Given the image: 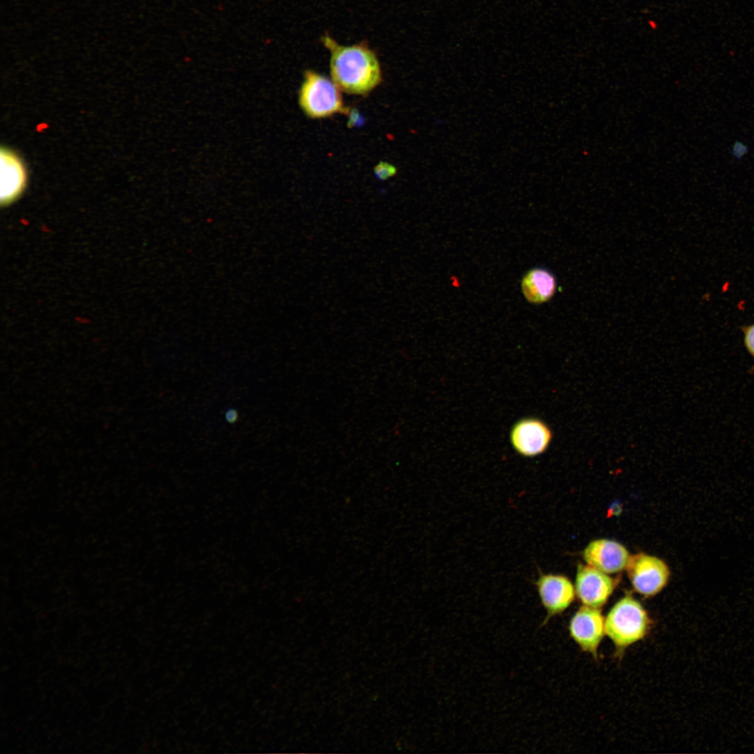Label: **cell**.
<instances>
[{"instance_id": "obj_10", "label": "cell", "mask_w": 754, "mask_h": 754, "mask_svg": "<svg viewBox=\"0 0 754 754\" xmlns=\"http://www.w3.org/2000/svg\"><path fill=\"white\" fill-rule=\"evenodd\" d=\"M520 285L522 293L528 302L541 304L554 297L557 283L552 272L545 267H536L524 273Z\"/></svg>"}, {"instance_id": "obj_9", "label": "cell", "mask_w": 754, "mask_h": 754, "mask_svg": "<svg viewBox=\"0 0 754 754\" xmlns=\"http://www.w3.org/2000/svg\"><path fill=\"white\" fill-rule=\"evenodd\" d=\"M583 558L589 565L605 573H616L626 568L630 555L621 543L608 539H597L584 549Z\"/></svg>"}, {"instance_id": "obj_15", "label": "cell", "mask_w": 754, "mask_h": 754, "mask_svg": "<svg viewBox=\"0 0 754 754\" xmlns=\"http://www.w3.org/2000/svg\"><path fill=\"white\" fill-rule=\"evenodd\" d=\"M349 117L348 124L350 126H357V124L362 121V117L360 116L359 112L355 109L349 110L347 114Z\"/></svg>"}, {"instance_id": "obj_1", "label": "cell", "mask_w": 754, "mask_h": 754, "mask_svg": "<svg viewBox=\"0 0 754 754\" xmlns=\"http://www.w3.org/2000/svg\"><path fill=\"white\" fill-rule=\"evenodd\" d=\"M321 42L330 52L332 80L341 91L367 95L382 81V70L375 51L364 41L350 45L339 43L325 34Z\"/></svg>"}, {"instance_id": "obj_11", "label": "cell", "mask_w": 754, "mask_h": 754, "mask_svg": "<svg viewBox=\"0 0 754 754\" xmlns=\"http://www.w3.org/2000/svg\"><path fill=\"white\" fill-rule=\"evenodd\" d=\"M24 168L20 158L9 150L1 154V200L5 204L14 200L24 189Z\"/></svg>"}, {"instance_id": "obj_2", "label": "cell", "mask_w": 754, "mask_h": 754, "mask_svg": "<svg viewBox=\"0 0 754 754\" xmlns=\"http://www.w3.org/2000/svg\"><path fill=\"white\" fill-rule=\"evenodd\" d=\"M653 621L643 605L630 594L619 599L605 618V635L615 648L619 658L633 644L649 633Z\"/></svg>"}, {"instance_id": "obj_5", "label": "cell", "mask_w": 754, "mask_h": 754, "mask_svg": "<svg viewBox=\"0 0 754 754\" xmlns=\"http://www.w3.org/2000/svg\"><path fill=\"white\" fill-rule=\"evenodd\" d=\"M568 631L583 652L598 659L599 646L605 635V617L600 608L580 607L569 621Z\"/></svg>"}, {"instance_id": "obj_3", "label": "cell", "mask_w": 754, "mask_h": 754, "mask_svg": "<svg viewBox=\"0 0 754 754\" xmlns=\"http://www.w3.org/2000/svg\"><path fill=\"white\" fill-rule=\"evenodd\" d=\"M340 89L332 80L312 70H306L299 90V104L309 117L320 119L337 113L347 114Z\"/></svg>"}, {"instance_id": "obj_14", "label": "cell", "mask_w": 754, "mask_h": 754, "mask_svg": "<svg viewBox=\"0 0 754 754\" xmlns=\"http://www.w3.org/2000/svg\"><path fill=\"white\" fill-rule=\"evenodd\" d=\"M744 344L748 353L754 358V323L742 327Z\"/></svg>"}, {"instance_id": "obj_7", "label": "cell", "mask_w": 754, "mask_h": 754, "mask_svg": "<svg viewBox=\"0 0 754 754\" xmlns=\"http://www.w3.org/2000/svg\"><path fill=\"white\" fill-rule=\"evenodd\" d=\"M552 439V432L548 425L534 417L518 420L510 433L514 450L525 457H534L545 452Z\"/></svg>"}, {"instance_id": "obj_4", "label": "cell", "mask_w": 754, "mask_h": 754, "mask_svg": "<svg viewBox=\"0 0 754 754\" xmlns=\"http://www.w3.org/2000/svg\"><path fill=\"white\" fill-rule=\"evenodd\" d=\"M626 568L633 589L645 598L660 593L670 576V569L662 559L644 553L630 556Z\"/></svg>"}, {"instance_id": "obj_6", "label": "cell", "mask_w": 754, "mask_h": 754, "mask_svg": "<svg viewBox=\"0 0 754 754\" xmlns=\"http://www.w3.org/2000/svg\"><path fill=\"white\" fill-rule=\"evenodd\" d=\"M533 584L546 612L542 626L552 618L563 613L575 600V587L564 575L539 571V576Z\"/></svg>"}, {"instance_id": "obj_8", "label": "cell", "mask_w": 754, "mask_h": 754, "mask_svg": "<svg viewBox=\"0 0 754 754\" xmlns=\"http://www.w3.org/2000/svg\"><path fill=\"white\" fill-rule=\"evenodd\" d=\"M615 587L607 573L587 564H579L575 579V594L583 605L600 608L606 604Z\"/></svg>"}, {"instance_id": "obj_13", "label": "cell", "mask_w": 754, "mask_h": 754, "mask_svg": "<svg viewBox=\"0 0 754 754\" xmlns=\"http://www.w3.org/2000/svg\"><path fill=\"white\" fill-rule=\"evenodd\" d=\"M374 173L380 179H387L397 173V168L392 164L380 161L374 168Z\"/></svg>"}, {"instance_id": "obj_12", "label": "cell", "mask_w": 754, "mask_h": 754, "mask_svg": "<svg viewBox=\"0 0 754 754\" xmlns=\"http://www.w3.org/2000/svg\"><path fill=\"white\" fill-rule=\"evenodd\" d=\"M750 152V146L745 142L736 140L730 147V156L736 161H741Z\"/></svg>"}]
</instances>
